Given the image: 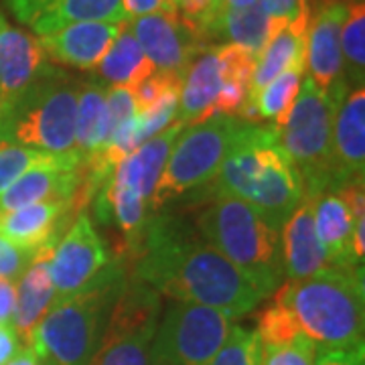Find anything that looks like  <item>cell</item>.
Wrapping results in <instances>:
<instances>
[{"mask_svg":"<svg viewBox=\"0 0 365 365\" xmlns=\"http://www.w3.org/2000/svg\"><path fill=\"white\" fill-rule=\"evenodd\" d=\"M21 349L13 325H0V365H6Z\"/></svg>","mask_w":365,"mask_h":365,"instance_id":"cell-41","label":"cell"},{"mask_svg":"<svg viewBox=\"0 0 365 365\" xmlns=\"http://www.w3.org/2000/svg\"><path fill=\"white\" fill-rule=\"evenodd\" d=\"M16 302V288L13 280L0 278V325H11Z\"/></svg>","mask_w":365,"mask_h":365,"instance_id":"cell-40","label":"cell"},{"mask_svg":"<svg viewBox=\"0 0 365 365\" xmlns=\"http://www.w3.org/2000/svg\"><path fill=\"white\" fill-rule=\"evenodd\" d=\"M302 71H304V63H299V66L282 71L278 78L272 79L268 86H264L256 93V98L242 110L240 118L246 122L274 120V126L282 128L287 124L292 106L297 102Z\"/></svg>","mask_w":365,"mask_h":365,"instance_id":"cell-28","label":"cell"},{"mask_svg":"<svg viewBox=\"0 0 365 365\" xmlns=\"http://www.w3.org/2000/svg\"><path fill=\"white\" fill-rule=\"evenodd\" d=\"M250 124L252 122L235 116H213L193 126H185L175 140L165 170L150 197V209L157 211L187 191L213 181L223 160L248 130Z\"/></svg>","mask_w":365,"mask_h":365,"instance_id":"cell-7","label":"cell"},{"mask_svg":"<svg viewBox=\"0 0 365 365\" xmlns=\"http://www.w3.org/2000/svg\"><path fill=\"white\" fill-rule=\"evenodd\" d=\"M282 260L288 280L309 278L329 268V260L314 227L313 199L302 195L282 225Z\"/></svg>","mask_w":365,"mask_h":365,"instance_id":"cell-21","label":"cell"},{"mask_svg":"<svg viewBox=\"0 0 365 365\" xmlns=\"http://www.w3.org/2000/svg\"><path fill=\"white\" fill-rule=\"evenodd\" d=\"M209 365H262V341L258 333L234 325Z\"/></svg>","mask_w":365,"mask_h":365,"instance_id":"cell-32","label":"cell"},{"mask_svg":"<svg viewBox=\"0 0 365 365\" xmlns=\"http://www.w3.org/2000/svg\"><path fill=\"white\" fill-rule=\"evenodd\" d=\"M309 16H300L292 23H280L274 29L270 39L266 41L264 49L256 57L248 104L264 86H268L282 71L304 63V41H307Z\"/></svg>","mask_w":365,"mask_h":365,"instance_id":"cell-24","label":"cell"},{"mask_svg":"<svg viewBox=\"0 0 365 365\" xmlns=\"http://www.w3.org/2000/svg\"><path fill=\"white\" fill-rule=\"evenodd\" d=\"M81 155L78 150L53 155L49 160L23 173L0 195V213L41 201H71L81 185Z\"/></svg>","mask_w":365,"mask_h":365,"instance_id":"cell-14","label":"cell"},{"mask_svg":"<svg viewBox=\"0 0 365 365\" xmlns=\"http://www.w3.org/2000/svg\"><path fill=\"white\" fill-rule=\"evenodd\" d=\"M47 66V53L41 41L11 26L0 14V100H9L25 90Z\"/></svg>","mask_w":365,"mask_h":365,"instance_id":"cell-20","label":"cell"},{"mask_svg":"<svg viewBox=\"0 0 365 365\" xmlns=\"http://www.w3.org/2000/svg\"><path fill=\"white\" fill-rule=\"evenodd\" d=\"M262 11L278 23H292L311 14L309 0H258Z\"/></svg>","mask_w":365,"mask_h":365,"instance_id":"cell-37","label":"cell"},{"mask_svg":"<svg viewBox=\"0 0 365 365\" xmlns=\"http://www.w3.org/2000/svg\"><path fill=\"white\" fill-rule=\"evenodd\" d=\"M128 29L138 41L146 59L157 71L185 76L189 63L203 49L205 41L182 21L175 11L144 14L128 21Z\"/></svg>","mask_w":365,"mask_h":365,"instance_id":"cell-12","label":"cell"},{"mask_svg":"<svg viewBox=\"0 0 365 365\" xmlns=\"http://www.w3.org/2000/svg\"><path fill=\"white\" fill-rule=\"evenodd\" d=\"M91 71H96V81L106 88L120 86V88L130 90L136 83L148 78L155 71V66L146 59V55L140 49L138 41L134 39L126 23L116 41L112 43V47L104 55V59Z\"/></svg>","mask_w":365,"mask_h":365,"instance_id":"cell-27","label":"cell"},{"mask_svg":"<svg viewBox=\"0 0 365 365\" xmlns=\"http://www.w3.org/2000/svg\"><path fill=\"white\" fill-rule=\"evenodd\" d=\"M364 347L357 349H317L314 365H364Z\"/></svg>","mask_w":365,"mask_h":365,"instance_id":"cell-38","label":"cell"},{"mask_svg":"<svg viewBox=\"0 0 365 365\" xmlns=\"http://www.w3.org/2000/svg\"><path fill=\"white\" fill-rule=\"evenodd\" d=\"M110 264L108 252L93 227L90 213L83 209L69 223L51 252V274L55 300L67 299L88 288Z\"/></svg>","mask_w":365,"mask_h":365,"instance_id":"cell-11","label":"cell"},{"mask_svg":"<svg viewBox=\"0 0 365 365\" xmlns=\"http://www.w3.org/2000/svg\"><path fill=\"white\" fill-rule=\"evenodd\" d=\"M222 91V67L215 45L197 55L182 76L177 120L193 126L215 116V106Z\"/></svg>","mask_w":365,"mask_h":365,"instance_id":"cell-23","label":"cell"},{"mask_svg":"<svg viewBox=\"0 0 365 365\" xmlns=\"http://www.w3.org/2000/svg\"><path fill=\"white\" fill-rule=\"evenodd\" d=\"M280 300L317 349L364 347V268L329 266L309 278L288 280Z\"/></svg>","mask_w":365,"mask_h":365,"instance_id":"cell-3","label":"cell"},{"mask_svg":"<svg viewBox=\"0 0 365 365\" xmlns=\"http://www.w3.org/2000/svg\"><path fill=\"white\" fill-rule=\"evenodd\" d=\"M170 2H173V11L193 31H197V35L205 41V45H209V29L222 11V0H170Z\"/></svg>","mask_w":365,"mask_h":365,"instance_id":"cell-34","label":"cell"},{"mask_svg":"<svg viewBox=\"0 0 365 365\" xmlns=\"http://www.w3.org/2000/svg\"><path fill=\"white\" fill-rule=\"evenodd\" d=\"M160 313L157 290L128 276L90 365H148Z\"/></svg>","mask_w":365,"mask_h":365,"instance_id":"cell-10","label":"cell"},{"mask_svg":"<svg viewBox=\"0 0 365 365\" xmlns=\"http://www.w3.org/2000/svg\"><path fill=\"white\" fill-rule=\"evenodd\" d=\"M197 232L248 278L262 299L280 288L284 278L280 230L258 209L237 197L215 195L199 213Z\"/></svg>","mask_w":365,"mask_h":365,"instance_id":"cell-5","label":"cell"},{"mask_svg":"<svg viewBox=\"0 0 365 365\" xmlns=\"http://www.w3.org/2000/svg\"><path fill=\"white\" fill-rule=\"evenodd\" d=\"M53 248L55 244H45L43 248L37 250L25 274L19 278L11 325L16 331L19 339L25 341L26 347L31 345L33 333L41 323V319L55 302V288H53L51 274H49Z\"/></svg>","mask_w":365,"mask_h":365,"instance_id":"cell-22","label":"cell"},{"mask_svg":"<svg viewBox=\"0 0 365 365\" xmlns=\"http://www.w3.org/2000/svg\"><path fill=\"white\" fill-rule=\"evenodd\" d=\"M256 333H258L264 347L287 345V343H292L299 335H302V331L297 325V319L280 300L276 299L258 317Z\"/></svg>","mask_w":365,"mask_h":365,"instance_id":"cell-31","label":"cell"},{"mask_svg":"<svg viewBox=\"0 0 365 365\" xmlns=\"http://www.w3.org/2000/svg\"><path fill=\"white\" fill-rule=\"evenodd\" d=\"M225 6H232V9H244V6H252V4H258V0H222Z\"/></svg>","mask_w":365,"mask_h":365,"instance_id":"cell-43","label":"cell"},{"mask_svg":"<svg viewBox=\"0 0 365 365\" xmlns=\"http://www.w3.org/2000/svg\"><path fill=\"white\" fill-rule=\"evenodd\" d=\"M313 199L314 227L319 242L325 250L329 266L333 268H357L361 266L353 256V232L357 220L341 189H325ZM365 222V220H361Z\"/></svg>","mask_w":365,"mask_h":365,"instance_id":"cell-19","label":"cell"},{"mask_svg":"<svg viewBox=\"0 0 365 365\" xmlns=\"http://www.w3.org/2000/svg\"><path fill=\"white\" fill-rule=\"evenodd\" d=\"M79 86L49 63L25 90L0 100V143L55 155L76 150Z\"/></svg>","mask_w":365,"mask_h":365,"instance_id":"cell-6","label":"cell"},{"mask_svg":"<svg viewBox=\"0 0 365 365\" xmlns=\"http://www.w3.org/2000/svg\"><path fill=\"white\" fill-rule=\"evenodd\" d=\"M6 365H41L39 359H37V355L35 351L31 349V347H23V349H19V353L14 355L13 359L9 361Z\"/></svg>","mask_w":365,"mask_h":365,"instance_id":"cell-42","label":"cell"},{"mask_svg":"<svg viewBox=\"0 0 365 365\" xmlns=\"http://www.w3.org/2000/svg\"><path fill=\"white\" fill-rule=\"evenodd\" d=\"M234 323L223 311L175 300L160 313L148 365H209Z\"/></svg>","mask_w":365,"mask_h":365,"instance_id":"cell-9","label":"cell"},{"mask_svg":"<svg viewBox=\"0 0 365 365\" xmlns=\"http://www.w3.org/2000/svg\"><path fill=\"white\" fill-rule=\"evenodd\" d=\"M55 153H45L37 148H26L16 144L0 143V195L13 185L23 173L49 160Z\"/></svg>","mask_w":365,"mask_h":365,"instance_id":"cell-33","label":"cell"},{"mask_svg":"<svg viewBox=\"0 0 365 365\" xmlns=\"http://www.w3.org/2000/svg\"><path fill=\"white\" fill-rule=\"evenodd\" d=\"M262 365H314V343L309 337L299 335L287 345H262Z\"/></svg>","mask_w":365,"mask_h":365,"instance_id":"cell-35","label":"cell"},{"mask_svg":"<svg viewBox=\"0 0 365 365\" xmlns=\"http://www.w3.org/2000/svg\"><path fill=\"white\" fill-rule=\"evenodd\" d=\"M122 4H124V13L128 16V21L136 16H144V14L173 11L170 0H122Z\"/></svg>","mask_w":365,"mask_h":365,"instance_id":"cell-39","label":"cell"},{"mask_svg":"<svg viewBox=\"0 0 365 365\" xmlns=\"http://www.w3.org/2000/svg\"><path fill=\"white\" fill-rule=\"evenodd\" d=\"M132 258V278L177 302L203 304L240 319L264 300L232 262L179 217H148Z\"/></svg>","mask_w":365,"mask_h":365,"instance_id":"cell-1","label":"cell"},{"mask_svg":"<svg viewBox=\"0 0 365 365\" xmlns=\"http://www.w3.org/2000/svg\"><path fill=\"white\" fill-rule=\"evenodd\" d=\"M79 211L71 201H41L26 207L0 213V235L23 250L37 252L45 244H57Z\"/></svg>","mask_w":365,"mask_h":365,"instance_id":"cell-17","label":"cell"},{"mask_svg":"<svg viewBox=\"0 0 365 365\" xmlns=\"http://www.w3.org/2000/svg\"><path fill=\"white\" fill-rule=\"evenodd\" d=\"M215 195L237 197L276 230L302 199V179L280 144V128L252 122L213 179Z\"/></svg>","mask_w":365,"mask_h":365,"instance_id":"cell-2","label":"cell"},{"mask_svg":"<svg viewBox=\"0 0 365 365\" xmlns=\"http://www.w3.org/2000/svg\"><path fill=\"white\" fill-rule=\"evenodd\" d=\"M335 2H339V4H353V2H359V0H319L317 4H335Z\"/></svg>","mask_w":365,"mask_h":365,"instance_id":"cell-44","label":"cell"},{"mask_svg":"<svg viewBox=\"0 0 365 365\" xmlns=\"http://www.w3.org/2000/svg\"><path fill=\"white\" fill-rule=\"evenodd\" d=\"M126 23H73L39 37L47 57L63 66L91 71L104 59Z\"/></svg>","mask_w":365,"mask_h":365,"instance_id":"cell-18","label":"cell"},{"mask_svg":"<svg viewBox=\"0 0 365 365\" xmlns=\"http://www.w3.org/2000/svg\"><path fill=\"white\" fill-rule=\"evenodd\" d=\"M128 280L114 258L90 287L57 299L33 333L31 349L41 365H90L118 294Z\"/></svg>","mask_w":365,"mask_h":365,"instance_id":"cell-4","label":"cell"},{"mask_svg":"<svg viewBox=\"0 0 365 365\" xmlns=\"http://www.w3.org/2000/svg\"><path fill=\"white\" fill-rule=\"evenodd\" d=\"M9 9L39 37L73 23H128L122 0H6Z\"/></svg>","mask_w":365,"mask_h":365,"instance_id":"cell-16","label":"cell"},{"mask_svg":"<svg viewBox=\"0 0 365 365\" xmlns=\"http://www.w3.org/2000/svg\"><path fill=\"white\" fill-rule=\"evenodd\" d=\"M278 25V21L270 19L262 11L260 4H252L244 9H232L223 4L217 19L209 29L207 41L209 45H213V41L237 45L258 57V53L264 49L266 41L270 39Z\"/></svg>","mask_w":365,"mask_h":365,"instance_id":"cell-26","label":"cell"},{"mask_svg":"<svg viewBox=\"0 0 365 365\" xmlns=\"http://www.w3.org/2000/svg\"><path fill=\"white\" fill-rule=\"evenodd\" d=\"M343 79L349 90L364 88L365 81V6L364 0L349 4L341 26Z\"/></svg>","mask_w":365,"mask_h":365,"instance_id":"cell-30","label":"cell"},{"mask_svg":"<svg viewBox=\"0 0 365 365\" xmlns=\"http://www.w3.org/2000/svg\"><path fill=\"white\" fill-rule=\"evenodd\" d=\"M182 128H185V124L175 120L165 130L158 132L157 136L140 144L130 157L120 160L114 169L118 177H122L138 195L143 197L148 203V207H150V197L155 193V187L165 170L170 150L175 146V140L182 132Z\"/></svg>","mask_w":365,"mask_h":365,"instance_id":"cell-25","label":"cell"},{"mask_svg":"<svg viewBox=\"0 0 365 365\" xmlns=\"http://www.w3.org/2000/svg\"><path fill=\"white\" fill-rule=\"evenodd\" d=\"M106 86L86 81L79 86L76 108V150L81 160L93 157L100 148V132L106 112Z\"/></svg>","mask_w":365,"mask_h":365,"instance_id":"cell-29","label":"cell"},{"mask_svg":"<svg viewBox=\"0 0 365 365\" xmlns=\"http://www.w3.org/2000/svg\"><path fill=\"white\" fill-rule=\"evenodd\" d=\"M341 102L307 78L300 81L297 102L280 128V144L302 179V195H319L331 189L333 122Z\"/></svg>","mask_w":365,"mask_h":365,"instance_id":"cell-8","label":"cell"},{"mask_svg":"<svg viewBox=\"0 0 365 365\" xmlns=\"http://www.w3.org/2000/svg\"><path fill=\"white\" fill-rule=\"evenodd\" d=\"M365 170V90L347 91L335 112L331 150V189L364 181Z\"/></svg>","mask_w":365,"mask_h":365,"instance_id":"cell-15","label":"cell"},{"mask_svg":"<svg viewBox=\"0 0 365 365\" xmlns=\"http://www.w3.org/2000/svg\"><path fill=\"white\" fill-rule=\"evenodd\" d=\"M33 256L35 252L19 248L4 235H0V278L16 282L25 274L29 264L33 262Z\"/></svg>","mask_w":365,"mask_h":365,"instance_id":"cell-36","label":"cell"},{"mask_svg":"<svg viewBox=\"0 0 365 365\" xmlns=\"http://www.w3.org/2000/svg\"><path fill=\"white\" fill-rule=\"evenodd\" d=\"M349 4H317L309 16L307 41H304V67L309 79L335 100L347 96V83L343 79V55H341V26L347 16Z\"/></svg>","mask_w":365,"mask_h":365,"instance_id":"cell-13","label":"cell"}]
</instances>
